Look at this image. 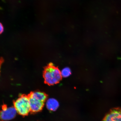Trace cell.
<instances>
[{"instance_id": "1", "label": "cell", "mask_w": 121, "mask_h": 121, "mask_svg": "<svg viewBox=\"0 0 121 121\" xmlns=\"http://www.w3.org/2000/svg\"><path fill=\"white\" fill-rule=\"evenodd\" d=\"M28 96L31 111L34 112L42 109L47 98L45 93L39 91L32 92Z\"/></svg>"}, {"instance_id": "2", "label": "cell", "mask_w": 121, "mask_h": 121, "mask_svg": "<svg viewBox=\"0 0 121 121\" xmlns=\"http://www.w3.org/2000/svg\"><path fill=\"white\" fill-rule=\"evenodd\" d=\"M43 76L45 82L50 85L58 83L62 77L60 70L52 64H50L45 68Z\"/></svg>"}, {"instance_id": "3", "label": "cell", "mask_w": 121, "mask_h": 121, "mask_svg": "<svg viewBox=\"0 0 121 121\" xmlns=\"http://www.w3.org/2000/svg\"><path fill=\"white\" fill-rule=\"evenodd\" d=\"M14 107L17 113L21 115H27L31 111L28 96L23 95L15 101Z\"/></svg>"}, {"instance_id": "4", "label": "cell", "mask_w": 121, "mask_h": 121, "mask_svg": "<svg viewBox=\"0 0 121 121\" xmlns=\"http://www.w3.org/2000/svg\"><path fill=\"white\" fill-rule=\"evenodd\" d=\"M17 113L14 107L4 106L0 111V119L5 121L11 120L16 116Z\"/></svg>"}, {"instance_id": "5", "label": "cell", "mask_w": 121, "mask_h": 121, "mask_svg": "<svg viewBox=\"0 0 121 121\" xmlns=\"http://www.w3.org/2000/svg\"><path fill=\"white\" fill-rule=\"evenodd\" d=\"M102 121H121V108L111 109L106 115Z\"/></svg>"}, {"instance_id": "6", "label": "cell", "mask_w": 121, "mask_h": 121, "mask_svg": "<svg viewBox=\"0 0 121 121\" xmlns=\"http://www.w3.org/2000/svg\"><path fill=\"white\" fill-rule=\"evenodd\" d=\"M47 108L50 111H54L56 110L59 106L58 101L53 98H50L47 100L46 103Z\"/></svg>"}, {"instance_id": "7", "label": "cell", "mask_w": 121, "mask_h": 121, "mask_svg": "<svg viewBox=\"0 0 121 121\" xmlns=\"http://www.w3.org/2000/svg\"><path fill=\"white\" fill-rule=\"evenodd\" d=\"M71 73V71L69 67H65L62 69L60 73L61 77L63 78H67L70 75Z\"/></svg>"}, {"instance_id": "8", "label": "cell", "mask_w": 121, "mask_h": 121, "mask_svg": "<svg viewBox=\"0 0 121 121\" xmlns=\"http://www.w3.org/2000/svg\"><path fill=\"white\" fill-rule=\"evenodd\" d=\"M4 27L2 24L0 23V34L2 33L4 31Z\"/></svg>"}]
</instances>
